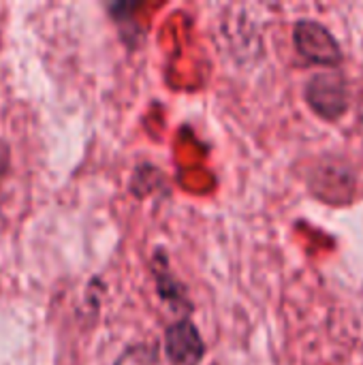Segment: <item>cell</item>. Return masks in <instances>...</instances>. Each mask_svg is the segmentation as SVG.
<instances>
[{
	"instance_id": "4",
	"label": "cell",
	"mask_w": 363,
	"mask_h": 365,
	"mask_svg": "<svg viewBox=\"0 0 363 365\" xmlns=\"http://www.w3.org/2000/svg\"><path fill=\"white\" fill-rule=\"evenodd\" d=\"M152 265H154V280H156V291H158L160 299L167 302V304H171L173 308L184 306V310H190V304H188V299H186V291H184V287L175 280V276L171 274L169 263H167L163 250H158V252L154 255Z\"/></svg>"
},
{
	"instance_id": "7",
	"label": "cell",
	"mask_w": 363,
	"mask_h": 365,
	"mask_svg": "<svg viewBox=\"0 0 363 365\" xmlns=\"http://www.w3.org/2000/svg\"><path fill=\"white\" fill-rule=\"evenodd\" d=\"M0 145H2V141H0ZM4 165H6V148L0 152V171L4 169Z\"/></svg>"
},
{
	"instance_id": "3",
	"label": "cell",
	"mask_w": 363,
	"mask_h": 365,
	"mask_svg": "<svg viewBox=\"0 0 363 365\" xmlns=\"http://www.w3.org/2000/svg\"><path fill=\"white\" fill-rule=\"evenodd\" d=\"M165 355L173 365H199L203 361L205 344L190 319H180L167 327Z\"/></svg>"
},
{
	"instance_id": "5",
	"label": "cell",
	"mask_w": 363,
	"mask_h": 365,
	"mask_svg": "<svg viewBox=\"0 0 363 365\" xmlns=\"http://www.w3.org/2000/svg\"><path fill=\"white\" fill-rule=\"evenodd\" d=\"M113 365H160L158 346H154V344L128 346Z\"/></svg>"
},
{
	"instance_id": "6",
	"label": "cell",
	"mask_w": 363,
	"mask_h": 365,
	"mask_svg": "<svg viewBox=\"0 0 363 365\" xmlns=\"http://www.w3.org/2000/svg\"><path fill=\"white\" fill-rule=\"evenodd\" d=\"M357 128H359V137L363 141V90L359 94V101H357Z\"/></svg>"
},
{
	"instance_id": "2",
	"label": "cell",
	"mask_w": 363,
	"mask_h": 365,
	"mask_svg": "<svg viewBox=\"0 0 363 365\" xmlns=\"http://www.w3.org/2000/svg\"><path fill=\"white\" fill-rule=\"evenodd\" d=\"M293 45L306 62L325 68L342 64L344 58L332 30L315 19H300L293 26Z\"/></svg>"
},
{
	"instance_id": "1",
	"label": "cell",
	"mask_w": 363,
	"mask_h": 365,
	"mask_svg": "<svg viewBox=\"0 0 363 365\" xmlns=\"http://www.w3.org/2000/svg\"><path fill=\"white\" fill-rule=\"evenodd\" d=\"M306 103L319 118L327 122L340 120L351 105V92L344 75L338 71L312 75L306 83Z\"/></svg>"
}]
</instances>
